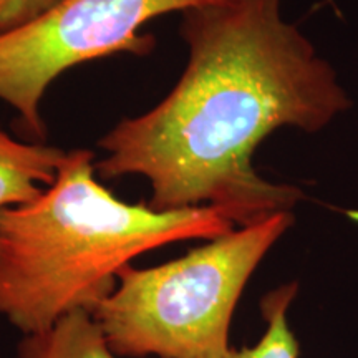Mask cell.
<instances>
[{
  "label": "cell",
  "instance_id": "cell-1",
  "mask_svg": "<svg viewBox=\"0 0 358 358\" xmlns=\"http://www.w3.org/2000/svg\"><path fill=\"white\" fill-rule=\"evenodd\" d=\"M181 17V78L98 141L106 155L96 173L146 178L156 211L209 206L236 227L292 211L302 191L264 179L254 153L277 129L317 133L350 110L337 71L284 20L282 0H229Z\"/></svg>",
  "mask_w": 358,
  "mask_h": 358
},
{
  "label": "cell",
  "instance_id": "cell-2",
  "mask_svg": "<svg viewBox=\"0 0 358 358\" xmlns=\"http://www.w3.org/2000/svg\"><path fill=\"white\" fill-rule=\"evenodd\" d=\"M95 174L93 151H70L37 199L0 211V317L24 335L70 312L93 313L141 254L236 229L209 206L156 211L124 203Z\"/></svg>",
  "mask_w": 358,
  "mask_h": 358
},
{
  "label": "cell",
  "instance_id": "cell-3",
  "mask_svg": "<svg viewBox=\"0 0 358 358\" xmlns=\"http://www.w3.org/2000/svg\"><path fill=\"white\" fill-rule=\"evenodd\" d=\"M294 221L282 211L161 266L122 268L113 294L92 313L115 355L226 358L237 302Z\"/></svg>",
  "mask_w": 358,
  "mask_h": 358
},
{
  "label": "cell",
  "instance_id": "cell-4",
  "mask_svg": "<svg viewBox=\"0 0 358 358\" xmlns=\"http://www.w3.org/2000/svg\"><path fill=\"white\" fill-rule=\"evenodd\" d=\"M229 0H62L32 24L0 37V100L17 113V127L45 140L40 115L47 88L71 66L113 55H146L155 38L141 27L171 12Z\"/></svg>",
  "mask_w": 358,
  "mask_h": 358
},
{
  "label": "cell",
  "instance_id": "cell-5",
  "mask_svg": "<svg viewBox=\"0 0 358 358\" xmlns=\"http://www.w3.org/2000/svg\"><path fill=\"white\" fill-rule=\"evenodd\" d=\"M70 151L13 140L0 128V211L37 199L57 181Z\"/></svg>",
  "mask_w": 358,
  "mask_h": 358
},
{
  "label": "cell",
  "instance_id": "cell-6",
  "mask_svg": "<svg viewBox=\"0 0 358 358\" xmlns=\"http://www.w3.org/2000/svg\"><path fill=\"white\" fill-rule=\"evenodd\" d=\"M19 358H118L95 317L87 310L66 313L50 329L29 334L19 345Z\"/></svg>",
  "mask_w": 358,
  "mask_h": 358
},
{
  "label": "cell",
  "instance_id": "cell-7",
  "mask_svg": "<svg viewBox=\"0 0 358 358\" xmlns=\"http://www.w3.org/2000/svg\"><path fill=\"white\" fill-rule=\"evenodd\" d=\"M297 295V284H285L271 290L261 302L267 329L254 347L232 350L226 358H299V342L290 330L287 312Z\"/></svg>",
  "mask_w": 358,
  "mask_h": 358
},
{
  "label": "cell",
  "instance_id": "cell-8",
  "mask_svg": "<svg viewBox=\"0 0 358 358\" xmlns=\"http://www.w3.org/2000/svg\"><path fill=\"white\" fill-rule=\"evenodd\" d=\"M62 0H0V37L32 24Z\"/></svg>",
  "mask_w": 358,
  "mask_h": 358
}]
</instances>
